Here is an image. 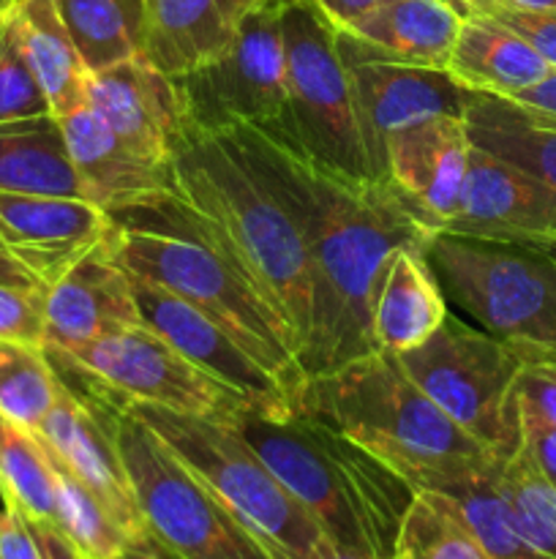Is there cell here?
<instances>
[{
    "instance_id": "1",
    "label": "cell",
    "mask_w": 556,
    "mask_h": 559,
    "mask_svg": "<svg viewBox=\"0 0 556 559\" xmlns=\"http://www.w3.org/2000/svg\"><path fill=\"white\" fill-rule=\"evenodd\" d=\"M229 134L287 200L309 246L314 336L305 377L379 353L374 295L392 251L425 246L434 229L379 180H358L316 162L283 126H234Z\"/></svg>"
},
{
    "instance_id": "2",
    "label": "cell",
    "mask_w": 556,
    "mask_h": 559,
    "mask_svg": "<svg viewBox=\"0 0 556 559\" xmlns=\"http://www.w3.org/2000/svg\"><path fill=\"white\" fill-rule=\"evenodd\" d=\"M169 169L167 211L238 267L283 322L303 366L314 336V278L292 207L229 131L185 120Z\"/></svg>"
},
{
    "instance_id": "3",
    "label": "cell",
    "mask_w": 556,
    "mask_h": 559,
    "mask_svg": "<svg viewBox=\"0 0 556 559\" xmlns=\"http://www.w3.org/2000/svg\"><path fill=\"white\" fill-rule=\"evenodd\" d=\"M298 409L352 437L414 491H445L499 464L385 349L305 377Z\"/></svg>"
},
{
    "instance_id": "4",
    "label": "cell",
    "mask_w": 556,
    "mask_h": 559,
    "mask_svg": "<svg viewBox=\"0 0 556 559\" xmlns=\"http://www.w3.org/2000/svg\"><path fill=\"white\" fill-rule=\"evenodd\" d=\"M232 424L330 544L392 557L398 530L418 495L396 469L300 409L289 418L240 413Z\"/></svg>"
},
{
    "instance_id": "5",
    "label": "cell",
    "mask_w": 556,
    "mask_h": 559,
    "mask_svg": "<svg viewBox=\"0 0 556 559\" xmlns=\"http://www.w3.org/2000/svg\"><path fill=\"white\" fill-rule=\"evenodd\" d=\"M112 222L107 249L129 276L145 278L210 317L270 369L298 404L305 371L292 336L227 257L183 227L164 197L112 213Z\"/></svg>"
},
{
    "instance_id": "6",
    "label": "cell",
    "mask_w": 556,
    "mask_h": 559,
    "mask_svg": "<svg viewBox=\"0 0 556 559\" xmlns=\"http://www.w3.org/2000/svg\"><path fill=\"white\" fill-rule=\"evenodd\" d=\"M156 431L169 451L234 513L270 559H314L327 544L319 524L278 484L232 420L118 404Z\"/></svg>"
},
{
    "instance_id": "7",
    "label": "cell",
    "mask_w": 556,
    "mask_h": 559,
    "mask_svg": "<svg viewBox=\"0 0 556 559\" xmlns=\"http://www.w3.org/2000/svg\"><path fill=\"white\" fill-rule=\"evenodd\" d=\"M442 293L518 353H556V249L434 233L425 243Z\"/></svg>"
},
{
    "instance_id": "8",
    "label": "cell",
    "mask_w": 556,
    "mask_h": 559,
    "mask_svg": "<svg viewBox=\"0 0 556 559\" xmlns=\"http://www.w3.org/2000/svg\"><path fill=\"white\" fill-rule=\"evenodd\" d=\"M107 404V402H104ZM153 540L172 559H270L234 513L134 413L107 404Z\"/></svg>"
},
{
    "instance_id": "9",
    "label": "cell",
    "mask_w": 556,
    "mask_h": 559,
    "mask_svg": "<svg viewBox=\"0 0 556 559\" xmlns=\"http://www.w3.org/2000/svg\"><path fill=\"white\" fill-rule=\"evenodd\" d=\"M396 360L452 424L499 462L516 451L521 442L516 380L523 364L516 347L447 314L428 342Z\"/></svg>"
},
{
    "instance_id": "10",
    "label": "cell",
    "mask_w": 556,
    "mask_h": 559,
    "mask_svg": "<svg viewBox=\"0 0 556 559\" xmlns=\"http://www.w3.org/2000/svg\"><path fill=\"white\" fill-rule=\"evenodd\" d=\"M63 382L107 404H150L200 418L251 413L234 391L191 364L147 325L69 349H44Z\"/></svg>"
},
{
    "instance_id": "11",
    "label": "cell",
    "mask_w": 556,
    "mask_h": 559,
    "mask_svg": "<svg viewBox=\"0 0 556 559\" xmlns=\"http://www.w3.org/2000/svg\"><path fill=\"white\" fill-rule=\"evenodd\" d=\"M281 27L289 96L283 129L316 162L349 178L371 180L352 74L338 47V31L311 0H283Z\"/></svg>"
},
{
    "instance_id": "12",
    "label": "cell",
    "mask_w": 556,
    "mask_h": 559,
    "mask_svg": "<svg viewBox=\"0 0 556 559\" xmlns=\"http://www.w3.org/2000/svg\"><path fill=\"white\" fill-rule=\"evenodd\" d=\"M281 11L283 0H256L221 55L174 80L191 126L229 131L234 126L287 123Z\"/></svg>"
},
{
    "instance_id": "13",
    "label": "cell",
    "mask_w": 556,
    "mask_h": 559,
    "mask_svg": "<svg viewBox=\"0 0 556 559\" xmlns=\"http://www.w3.org/2000/svg\"><path fill=\"white\" fill-rule=\"evenodd\" d=\"M338 47L352 74L371 180L385 183L387 136L434 115H463L469 91L447 69L398 63L349 33H338Z\"/></svg>"
},
{
    "instance_id": "14",
    "label": "cell",
    "mask_w": 556,
    "mask_h": 559,
    "mask_svg": "<svg viewBox=\"0 0 556 559\" xmlns=\"http://www.w3.org/2000/svg\"><path fill=\"white\" fill-rule=\"evenodd\" d=\"M131 287H134L142 325L156 331L164 342L172 344L213 380L238 393L251 413L265 418H289L298 409L287 385L210 317L145 278L131 276Z\"/></svg>"
},
{
    "instance_id": "15",
    "label": "cell",
    "mask_w": 556,
    "mask_h": 559,
    "mask_svg": "<svg viewBox=\"0 0 556 559\" xmlns=\"http://www.w3.org/2000/svg\"><path fill=\"white\" fill-rule=\"evenodd\" d=\"M33 437L93 491V497L129 535L131 546H158L131 489L107 404L60 380L55 407Z\"/></svg>"
},
{
    "instance_id": "16",
    "label": "cell",
    "mask_w": 556,
    "mask_h": 559,
    "mask_svg": "<svg viewBox=\"0 0 556 559\" xmlns=\"http://www.w3.org/2000/svg\"><path fill=\"white\" fill-rule=\"evenodd\" d=\"M442 229L461 238L556 249V191L507 158L472 145L458 207Z\"/></svg>"
},
{
    "instance_id": "17",
    "label": "cell",
    "mask_w": 556,
    "mask_h": 559,
    "mask_svg": "<svg viewBox=\"0 0 556 559\" xmlns=\"http://www.w3.org/2000/svg\"><path fill=\"white\" fill-rule=\"evenodd\" d=\"M112 213L85 197L0 191V240L47 293L107 240Z\"/></svg>"
},
{
    "instance_id": "18",
    "label": "cell",
    "mask_w": 556,
    "mask_h": 559,
    "mask_svg": "<svg viewBox=\"0 0 556 559\" xmlns=\"http://www.w3.org/2000/svg\"><path fill=\"white\" fill-rule=\"evenodd\" d=\"M472 136L463 115H434L387 136L385 180L439 233L458 207Z\"/></svg>"
},
{
    "instance_id": "19",
    "label": "cell",
    "mask_w": 556,
    "mask_h": 559,
    "mask_svg": "<svg viewBox=\"0 0 556 559\" xmlns=\"http://www.w3.org/2000/svg\"><path fill=\"white\" fill-rule=\"evenodd\" d=\"M82 194L107 213L147 205L172 194L169 162H156L120 140L101 115L82 104L58 118Z\"/></svg>"
},
{
    "instance_id": "20",
    "label": "cell",
    "mask_w": 556,
    "mask_h": 559,
    "mask_svg": "<svg viewBox=\"0 0 556 559\" xmlns=\"http://www.w3.org/2000/svg\"><path fill=\"white\" fill-rule=\"evenodd\" d=\"M142 325L131 276L104 240L44 293V349H69Z\"/></svg>"
},
{
    "instance_id": "21",
    "label": "cell",
    "mask_w": 556,
    "mask_h": 559,
    "mask_svg": "<svg viewBox=\"0 0 556 559\" xmlns=\"http://www.w3.org/2000/svg\"><path fill=\"white\" fill-rule=\"evenodd\" d=\"M87 104L120 140L156 162H169L185 126L178 85L145 58L87 74Z\"/></svg>"
},
{
    "instance_id": "22",
    "label": "cell",
    "mask_w": 556,
    "mask_h": 559,
    "mask_svg": "<svg viewBox=\"0 0 556 559\" xmlns=\"http://www.w3.org/2000/svg\"><path fill=\"white\" fill-rule=\"evenodd\" d=\"M254 3L256 0H145L142 58L178 80L221 55Z\"/></svg>"
},
{
    "instance_id": "23",
    "label": "cell",
    "mask_w": 556,
    "mask_h": 559,
    "mask_svg": "<svg viewBox=\"0 0 556 559\" xmlns=\"http://www.w3.org/2000/svg\"><path fill=\"white\" fill-rule=\"evenodd\" d=\"M447 298L436 282L425 246H403L392 251L374 295L376 347L401 355L428 342L447 320Z\"/></svg>"
},
{
    "instance_id": "24",
    "label": "cell",
    "mask_w": 556,
    "mask_h": 559,
    "mask_svg": "<svg viewBox=\"0 0 556 559\" xmlns=\"http://www.w3.org/2000/svg\"><path fill=\"white\" fill-rule=\"evenodd\" d=\"M447 71L467 91L512 98L543 82L554 69L505 25L469 14L447 60Z\"/></svg>"
},
{
    "instance_id": "25",
    "label": "cell",
    "mask_w": 556,
    "mask_h": 559,
    "mask_svg": "<svg viewBox=\"0 0 556 559\" xmlns=\"http://www.w3.org/2000/svg\"><path fill=\"white\" fill-rule=\"evenodd\" d=\"M3 11L55 118L87 104V69L55 0H11Z\"/></svg>"
},
{
    "instance_id": "26",
    "label": "cell",
    "mask_w": 556,
    "mask_h": 559,
    "mask_svg": "<svg viewBox=\"0 0 556 559\" xmlns=\"http://www.w3.org/2000/svg\"><path fill=\"white\" fill-rule=\"evenodd\" d=\"M463 20L445 0H387L343 33L398 63L447 69Z\"/></svg>"
},
{
    "instance_id": "27",
    "label": "cell",
    "mask_w": 556,
    "mask_h": 559,
    "mask_svg": "<svg viewBox=\"0 0 556 559\" xmlns=\"http://www.w3.org/2000/svg\"><path fill=\"white\" fill-rule=\"evenodd\" d=\"M463 120L472 145L507 158L556 191V118L532 112L512 98L469 91Z\"/></svg>"
},
{
    "instance_id": "28",
    "label": "cell",
    "mask_w": 556,
    "mask_h": 559,
    "mask_svg": "<svg viewBox=\"0 0 556 559\" xmlns=\"http://www.w3.org/2000/svg\"><path fill=\"white\" fill-rule=\"evenodd\" d=\"M0 191L85 197L55 115L0 123Z\"/></svg>"
},
{
    "instance_id": "29",
    "label": "cell",
    "mask_w": 556,
    "mask_h": 559,
    "mask_svg": "<svg viewBox=\"0 0 556 559\" xmlns=\"http://www.w3.org/2000/svg\"><path fill=\"white\" fill-rule=\"evenodd\" d=\"M87 74L142 58L145 0H55Z\"/></svg>"
},
{
    "instance_id": "30",
    "label": "cell",
    "mask_w": 556,
    "mask_h": 559,
    "mask_svg": "<svg viewBox=\"0 0 556 559\" xmlns=\"http://www.w3.org/2000/svg\"><path fill=\"white\" fill-rule=\"evenodd\" d=\"M499 464L485 469V473L472 475L463 484L439 491V495L450 500V506L456 508L469 533L480 540V546L494 559H548L540 555L518 530L505 491L499 486V475H496Z\"/></svg>"
},
{
    "instance_id": "31",
    "label": "cell",
    "mask_w": 556,
    "mask_h": 559,
    "mask_svg": "<svg viewBox=\"0 0 556 559\" xmlns=\"http://www.w3.org/2000/svg\"><path fill=\"white\" fill-rule=\"evenodd\" d=\"M47 459L55 480V530L80 559H118L131 546L129 535L82 480H76L52 453H47Z\"/></svg>"
},
{
    "instance_id": "32",
    "label": "cell",
    "mask_w": 556,
    "mask_h": 559,
    "mask_svg": "<svg viewBox=\"0 0 556 559\" xmlns=\"http://www.w3.org/2000/svg\"><path fill=\"white\" fill-rule=\"evenodd\" d=\"M390 559H494L439 491H418Z\"/></svg>"
},
{
    "instance_id": "33",
    "label": "cell",
    "mask_w": 556,
    "mask_h": 559,
    "mask_svg": "<svg viewBox=\"0 0 556 559\" xmlns=\"http://www.w3.org/2000/svg\"><path fill=\"white\" fill-rule=\"evenodd\" d=\"M60 377L44 347L0 338V413L36 435L58 399Z\"/></svg>"
},
{
    "instance_id": "34",
    "label": "cell",
    "mask_w": 556,
    "mask_h": 559,
    "mask_svg": "<svg viewBox=\"0 0 556 559\" xmlns=\"http://www.w3.org/2000/svg\"><path fill=\"white\" fill-rule=\"evenodd\" d=\"M0 475L33 524L55 527V480L41 442L0 413Z\"/></svg>"
},
{
    "instance_id": "35",
    "label": "cell",
    "mask_w": 556,
    "mask_h": 559,
    "mask_svg": "<svg viewBox=\"0 0 556 559\" xmlns=\"http://www.w3.org/2000/svg\"><path fill=\"white\" fill-rule=\"evenodd\" d=\"M496 475L523 538L543 557L556 559V486L534 467L521 442Z\"/></svg>"
},
{
    "instance_id": "36",
    "label": "cell",
    "mask_w": 556,
    "mask_h": 559,
    "mask_svg": "<svg viewBox=\"0 0 556 559\" xmlns=\"http://www.w3.org/2000/svg\"><path fill=\"white\" fill-rule=\"evenodd\" d=\"M41 115H52V109H49L47 96L33 76L3 11V25H0V123L41 118Z\"/></svg>"
},
{
    "instance_id": "37",
    "label": "cell",
    "mask_w": 556,
    "mask_h": 559,
    "mask_svg": "<svg viewBox=\"0 0 556 559\" xmlns=\"http://www.w3.org/2000/svg\"><path fill=\"white\" fill-rule=\"evenodd\" d=\"M469 14L488 16L505 25L556 71V9H518L499 0H472Z\"/></svg>"
},
{
    "instance_id": "38",
    "label": "cell",
    "mask_w": 556,
    "mask_h": 559,
    "mask_svg": "<svg viewBox=\"0 0 556 559\" xmlns=\"http://www.w3.org/2000/svg\"><path fill=\"white\" fill-rule=\"evenodd\" d=\"M516 380V407L523 418L556 426V353H521Z\"/></svg>"
},
{
    "instance_id": "39",
    "label": "cell",
    "mask_w": 556,
    "mask_h": 559,
    "mask_svg": "<svg viewBox=\"0 0 556 559\" xmlns=\"http://www.w3.org/2000/svg\"><path fill=\"white\" fill-rule=\"evenodd\" d=\"M0 338L44 347V289L0 284Z\"/></svg>"
},
{
    "instance_id": "40",
    "label": "cell",
    "mask_w": 556,
    "mask_h": 559,
    "mask_svg": "<svg viewBox=\"0 0 556 559\" xmlns=\"http://www.w3.org/2000/svg\"><path fill=\"white\" fill-rule=\"evenodd\" d=\"M0 559H44L36 527L14 497L0 511Z\"/></svg>"
},
{
    "instance_id": "41",
    "label": "cell",
    "mask_w": 556,
    "mask_h": 559,
    "mask_svg": "<svg viewBox=\"0 0 556 559\" xmlns=\"http://www.w3.org/2000/svg\"><path fill=\"white\" fill-rule=\"evenodd\" d=\"M518 426H521V445L534 462V467L556 486V426L540 424L534 418H523L518 415Z\"/></svg>"
},
{
    "instance_id": "42",
    "label": "cell",
    "mask_w": 556,
    "mask_h": 559,
    "mask_svg": "<svg viewBox=\"0 0 556 559\" xmlns=\"http://www.w3.org/2000/svg\"><path fill=\"white\" fill-rule=\"evenodd\" d=\"M316 5L322 16L336 27L338 33L349 31L352 25H358L363 16H368L371 11L379 9L387 0H311Z\"/></svg>"
},
{
    "instance_id": "43",
    "label": "cell",
    "mask_w": 556,
    "mask_h": 559,
    "mask_svg": "<svg viewBox=\"0 0 556 559\" xmlns=\"http://www.w3.org/2000/svg\"><path fill=\"white\" fill-rule=\"evenodd\" d=\"M512 102L521 104V107L532 109V112L548 115V118H556V71H551L543 82L527 87L523 93L512 96Z\"/></svg>"
},
{
    "instance_id": "44",
    "label": "cell",
    "mask_w": 556,
    "mask_h": 559,
    "mask_svg": "<svg viewBox=\"0 0 556 559\" xmlns=\"http://www.w3.org/2000/svg\"><path fill=\"white\" fill-rule=\"evenodd\" d=\"M33 527H36L44 559H76V551L65 544V538L58 530L47 527V524H33Z\"/></svg>"
},
{
    "instance_id": "45",
    "label": "cell",
    "mask_w": 556,
    "mask_h": 559,
    "mask_svg": "<svg viewBox=\"0 0 556 559\" xmlns=\"http://www.w3.org/2000/svg\"><path fill=\"white\" fill-rule=\"evenodd\" d=\"M0 284H14V287H38L36 278L31 276V273L25 271V267L20 265V262L14 260V257L9 254V249L3 246V240H0Z\"/></svg>"
},
{
    "instance_id": "46",
    "label": "cell",
    "mask_w": 556,
    "mask_h": 559,
    "mask_svg": "<svg viewBox=\"0 0 556 559\" xmlns=\"http://www.w3.org/2000/svg\"><path fill=\"white\" fill-rule=\"evenodd\" d=\"M314 559H379V557L363 555V551L341 549V546H336V544H330V540H327V544L319 549V555H316Z\"/></svg>"
},
{
    "instance_id": "47",
    "label": "cell",
    "mask_w": 556,
    "mask_h": 559,
    "mask_svg": "<svg viewBox=\"0 0 556 559\" xmlns=\"http://www.w3.org/2000/svg\"><path fill=\"white\" fill-rule=\"evenodd\" d=\"M118 559H172L161 546H129Z\"/></svg>"
},
{
    "instance_id": "48",
    "label": "cell",
    "mask_w": 556,
    "mask_h": 559,
    "mask_svg": "<svg viewBox=\"0 0 556 559\" xmlns=\"http://www.w3.org/2000/svg\"><path fill=\"white\" fill-rule=\"evenodd\" d=\"M499 3L518 5V9H556V0H499Z\"/></svg>"
},
{
    "instance_id": "49",
    "label": "cell",
    "mask_w": 556,
    "mask_h": 559,
    "mask_svg": "<svg viewBox=\"0 0 556 559\" xmlns=\"http://www.w3.org/2000/svg\"><path fill=\"white\" fill-rule=\"evenodd\" d=\"M445 3H450L456 11H461L463 16H469V9H472V0H445Z\"/></svg>"
},
{
    "instance_id": "50",
    "label": "cell",
    "mask_w": 556,
    "mask_h": 559,
    "mask_svg": "<svg viewBox=\"0 0 556 559\" xmlns=\"http://www.w3.org/2000/svg\"><path fill=\"white\" fill-rule=\"evenodd\" d=\"M11 500V495H9V489H5V480H3V475H0V511H3L5 508V502Z\"/></svg>"
},
{
    "instance_id": "51",
    "label": "cell",
    "mask_w": 556,
    "mask_h": 559,
    "mask_svg": "<svg viewBox=\"0 0 556 559\" xmlns=\"http://www.w3.org/2000/svg\"><path fill=\"white\" fill-rule=\"evenodd\" d=\"M9 3H11V0H0V9H5Z\"/></svg>"
},
{
    "instance_id": "52",
    "label": "cell",
    "mask_w": 556,
    "mask_h": 559,
    "mask_svg": "<svg viewBox=\"0 0 556 559\" xmlns=\"http://www.w3.org/2000/svg\"><path fill=\"white\" fill-rule=\"evenodd\" d=\"M0 25H3V9H0Z\"/></svg>"
},
{
    "instance_id": "53",
    "label": "cell",
    "mask_w": 556,
    "mask_h": 559,
    "mask_svg": "<svg viewBox=\"0 0 556 559\" xmlns=\"http://www.w3.org/2000/svg\"><path fill=\"white\" fill-rule=\"evenodd\" d=\"M76 559H80V557H76Z\"/></svg>"
}]
</instances>
